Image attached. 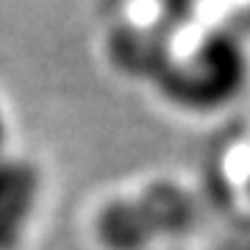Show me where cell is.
<instances>
[{"mask_svg": "<svg viewBox=\"0 0 250 250\" xmlns=\"http://www.w3.org/2000/svg\"><path fill=\"white\" fill-rule=\"evenodd\" d=\"M6 136H9V131H6V117L0 111V150H3V145H6Z\"/></svg>", "mask_w": 250, "mask_h": 250, "instance_id": "cell-5", "label": "cell"}, {"mask_svg": "<svg viewBox=\"0 0 250 250\" xmlns=\"http://www.w3.org/2000/svg\"><path fill=\"white\" fill-rule=\"evenodd\" d=\"M39 170L25 159L0 156V250H17L39 200Z\"/></svg>", "mask_w": 250, "mask_h": 250, "instance_id": "cell-3", "label": "cell"}, {"mask_svg": "<svg viewBox=\"0 0 250 250\" xmlns=\"http://www.w3.org/2000/svg\"><path fill=\"white\" fill-rule=\"evenodd\" d=\"M248 192H250V172H248Z\"/></svg>", "mask_w": 250, "mask_h": 250, "instance_id": "cell-6", "label": "cell"}, {"mask_svg": "<svg viewBox=\"0 0 250 250\" xmlns=\"http://www.w3.org/2000/svg\"><path fill=\"white\" fill-rule=\"evenodd\" d=\"M111 59L120 70L128 75H147L159 78L164 67L172 62V47L170 39L159 34L156 28L142 25H125L111 36Z\"/></svg>", "mask_w": 250, "mask_h": 250, "instance_id": "cell-4", "label": "cell"}, {"mask_svg": "<svg viewBox=\"0 0 250 250\" xmlns=\"http://www.w3.org/2000/svg\"><path fill=\"white\" fill-rule=\"evenodd\" d=\"M197 217L192 192L159 181L134 197L108 203L98 217V236L108 250H145L153 242L189 231Z\"/></svg>", "mask_w": 250, "mask_h": 250, "instance_id": "cell-2", "label": "cell"}, {"mask_svg": "<svg viewBox=\"0 0 250 250\" xmlns=\"http://www.w3.org/2000/svg\"><path fill=\"white\" fill-rule=\"evenodd\" d=\"M248 72L250 62L242 42L228 31H214L203 36L187 56H172L156 81L159 89L181 108L214 111L245 89Z\"/></svg>", "mask_w": 250, "mask_h": 250, "instance_id": "cell-1", "label": "cell"}]
</instances>
